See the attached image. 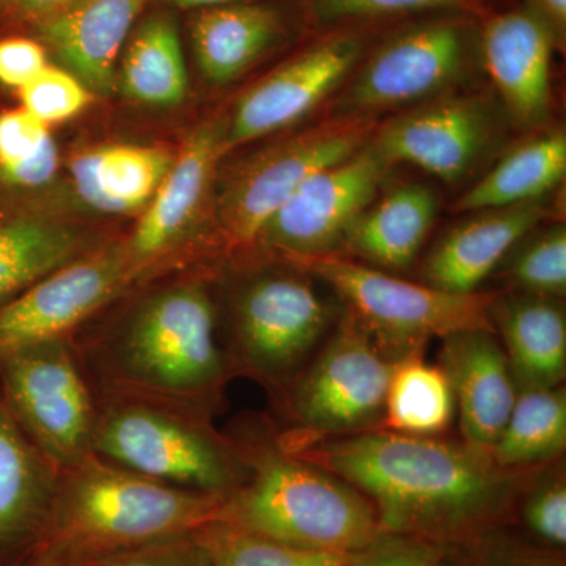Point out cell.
<instances>
[{"label": "cell", "instance_id": "f546056e", "mask_svg": "<svg viewBox=\"0 0 566 566\" xmlns=\"http://www.w3.org/2000/svg\"><path fill=\"white\" fill-rule=\"evenodd\" d=\"M453 412L455 397L441 365L424 363L420 354L394 363L381 420L385 430L436 436L449 428Z\"/></svg>", "mask_w": 566, "mask_h": 566}, {"label": "cell", "instance_id": "83f0119b", "mask_svg": "<svg viewBox=\"0 0 566 566\" xmlns=\"http://www.w3.org/2000/svg\"><path fill=\"white\" fill-rule=\"evenodd\" d=\"M566 174V137L549 133L520 145L458 199L455 211L479 212L539 202Z\"/></svg>", "mask_w": 566, "mask_h": 566}, {"label": "cell", "instance_id": "6da1fadb", "mask_svg": "<svg viewBox=\"0 0 566 566\" xmlns=\"http://www.w3.org/2000/svg\"><path fill=\"white\" fill-rule=\"evenodd\" d=\"M282 439L283 449L363 493L387 534H463L501 515L535 476V468H502L485 450L433 436L371 430Z\"/></svg>", "mask_w": 566, "mask_h": 566}, {"label": "cell", "instance_id": "603a6c76", "mask_svg": "<svg viewBox=\"0 0 566 566\" xmlns=\"http://www.w3.org/2000/svg\"><path fill=\"white\" fill-rule=\"evenodd\" d=\"M520 389L558 387L566 374V319L553 297L495 294L490 308Z\"/></svg>", "mask_w": 566, "mask_h": 566}, {"label": "cell", "instance_id": "44dd1931", "mask_svg": "<svg viewBox=\"0 0 566 566\" xmlns=\"http://www.w3.org/2000/svg\"><path fill=\"white\" fill-rule=\"evenodd\" d=\"M59 479L0 392V553L29 545L33 553L50 520Z\"/></svg>", "mask_w": 566, "mask_h": 566}, {"label": "cell", "instance_id": "74e56055", "mask_svg": "<svg viewBox=\"0 0 566 566\" xmlns=\"http://www.w3.org/2000/svg\"><path fill=\"white\" fill-rule=\"evenodd\" d=\"M352 566H439L434 554L411 536L381 532L370 545L349 554Z\"/></svg>", "mask_w": 566, "mask_h": 566}, {"label": "cell", "instance_id": "7bdbcfd3", "mask_svg": "<svg viewBox=\"0 0 566 566\" xmlns=\"http://www.w3.org/2000/svg\"><path fill=\"white\" fill-rule=\"evenodd\" d=\"M32 566H80L74 564H69V562L62 560H52V558H35V564Z\"/></svg>", "mask_w": 566, "mask_h": 566}, {"label": "cell", "instance_id": "e0dca14e", "mask_svg": "<svg viewBox=\"0 0 566 566\" xmlns=\"http://www.w3.org/2000/svg\"><path fill=\"white\" fill-rule=\"evenodd\" d=\"M441 340L439 365L452 386L463 442L491 453L517 395L504 348L485 329L461 331Z\"/></svg>", "mask_w": 566, "mask_h": 566}, {"label": "cell", "instance_id": "3957f363", "mask_svg": "<svg viewBox=\"0 0 566 566\" xmlns=\"http://www.w3.org/2000/svg\"><path fill=\"white\" fill-rule=\"evenodd\" d=\"M223 495L169 485L95 453L63 472L35 558L91 566L115 554L199 534L219 523Z\"/></svg>", "mask_w": 566, "mask_h": 566}, {"label": "cell", "instance_id": "1f68e13d", "mask_svg": "<svg viewBox=\"0 0 566 566\" xmlns=\"http://www.w3.org/2000/svg\"><path fill=\"white\" fill-rule=\"evenodd\" d=\"M212 566H352L348 556L283 545L226 526L211 524L199 534Z\"/></svg>", "mask_w": 566, "mask_h": 566}, {"label": "cell", "instance_id": "2e32d148", "mask_svg": "<svg viewBox=\"0 0 566 566\" xmlns=\"http://www.w3.org/2000/svg\"><path fill=\"white\" fill-rule=\"evenodd\" d=\"M493 117L476 98H442L376 128L370 145L387 164L419 167L442 181H460L493 139Z\"/></svg>", "mask_w": 566, "mask_h": 566}, {"label": "cell", "instance_id": "52a82bcc", "mask_svg": "<svg viewBox=\"0 0 566 566\" xmlns=\"http://www.w3.org/2000/svg\"><path fill=\"white\" fill-rule=\"evenodd\" d=\"M376 129L370 115H338L333 120L283 137L252 153L223 178L214 210L227 248L244 251L279 208L312 175L352 158Z\"/></svg>", "mask_w": 566, "mask_h": 566}, {"label": "cell", "instance_id": "60d3db41", "mask_svg": "<svg viewBox=\"0 0 566 566\" xmlns=\"http://www.w3.org/2000/svg\"><path fill=\"white\" fill-rule=\"evenodd\" d=\"M174 6L182 7V9H212V7L229 6V3H238L241 0H167Z\"/></svg>", "mask_w": 566, "mask_h": 566}, {"label": "cell", "instance_id": "5b68a950", "mask_svg": "<svg viewBox=\"0 0 566 566\" xmlns=\"http://www.w3.org/2000/svg\"><path fill=\"white\" fill-rule=\"evenodd\" d=\"M93 453L169 485L230 495L248 476L238 442L211 427L210 417L177 406L96 395Z\"/></svg>", "mask_w": 566, "mask_h": 566}, {"label": "cell", "instance_id": "b9f144b4", "mask_svg": "<svg viewBox=\"0 0 566 566\" xmlns=\"http://www.w3.org/2000/svg\"><path fill=\"white\" fill-rule=\"evenodd\" d=\"M545 2L547 14H549L551 21L557 25V28H564L566 22V0H543Z\"/></svg>", "mask_w": 566, "mask_h": 566}, {"label": "cell", "instance_id": "30bf717a", "mask_svg": "<svg viewBox=\"0 0 566 566\" xmlns=\"http://www.w3.org/2000/svg\"><path fill=\"white\" fill-rule=\"evenodd\" d=\"M140 283L126 241H103L0 307V356L41 342L71 340Z\"/></svg>", "mask_w": 566, "mask_h": 566}, {"label": "cell", "instance_id": "ee69618b", "mask_svg": "<svg viewBox=\"0 0 566 566\" xmlns=\"http://www.w3.org/2000/svg\"><path fill=\"white\" fill-rule=\"evenodd\" d=\"M526 566H556V565H549V564H534V565H526Z\"/></svg>", "mask_w": 566, "mask_h": 566}, {"label": "cell", "instance_id": "8d00e7d4", "mask_svg": "<svg viewBox=\"0 0 566 566\" xmlns=\"http://www.w3.org/2000/svg\"><path fill=\"white\" fill-rule=\"evenodd\" d=\"M465 0H312V11L318 21L335 22L353 18L411 13L442 7L460 6Z\"/></svg>", "mask_w": 566, "mask_h": 566}, {"label": "cell", "instance_id": "ac0fdd59", "mask_svg": "<svg viewBox=\"0 0 566 566\" xmlns=\"http://www.w3.org/2000/svg\"><path fill=\"white\" fill-rule=\"evenodd\" d=\"M148 0H81L36 25L33 36L92 93L117 87L118 61Z\"/></svg>", "mask_w": 566, "mask_h": 566}, {"label": "cell", "instance_id": "ffe728a7", "mask_svg": "<svg viewBox=\"0 0 566 566\" xmlns=\"http://www.w3.org/2000/svg\"><path fill=\"white\" fill-rule=\"evenodd\" d=\"M542 202L475 212L434 245L423 264L427 285L469 294L546 218Z\"/></svg>", "mask_w": 566, "mask_h": 566}, {"label": "cell", "instance_id": "9a60e30c", "mask_svg": "<svg viewBox=\"0 0 566 566\" xmlns=\"http://www.w3.org/2000/svg\"><path fill=\"white\" fill-rule=\"evenodd\" d=\"M359 52L356 40L324 41L271 71L244 92L227 117L226 155L307 117L342 84Z\"/></svg>", "mask_w": 566, "mask_h": 566}, {"label": "cell", "instance_id": "ab89813d", "mask_svg": "<svg viewBox=\"0 0 566 566\" xmlns=\"http://www.w3.org/2000/svg\"><path fill=\"white\" fill-rule=\"evenodd\" d=\"M81 0H0V28L33 31L51 18L80 3Z\"/></svg>", "mask_w": 566, "mask_h": 566}, {"label": "cell", "instance_id": "277c9868", "mask_svg": "<svg viewBox=\"0 0 566 566\" xmlns=\"http://www.w3.org/2000/svg\"><path fill=\"white\" fill-rule=\"evenodd\" d=\"M248 464L227 495L226 526L283 545L349 556L381 534L374 505L356 488L277 446L238 442Z\"/></svg>", "mask_w": 566, "mask_h": 566}, {"label": "cell", "instance_id": "d590c367", "mask_svg": "<svg viewBox=\"0 0 566 566\" xmlns=\"http://www.w3.org/2000/svg\"><path fill=\"white\" fill-rule=\"evenodd\" d=\"M528 527L551 545L566 543V486L564 476L543 480L528 495L524 510Z\"/></svg>", "mask_w": 566, "mask_h": 566}, {"label": "cell", "instance_id": "cb8c5ba5", "mask_svg": "<svg viewBox=\"0 0 566 566\" xmlns=\"http://www.w3.org/2000/svg\"><path fill=\"white\" fill-rule=\"evenodd\" d=\"M436 216L438 199L427 186H397L360 212L342 245L376 270L405 271L419 255Z\"/></svg>", "mask_w": 566, "mask_h": 566}, {"label": "cell", "instance_id": "484cf974", "mask_svg": "<svg viewBox=\"0 0 566 566\" xmlns=\"http://www.w3.org/2000/svg\"><path fill=\"white\" fill-rule=\"evenodd\" d=\"M281 32L273 7L238 2L200 10L191 25L197 66L214 84L232 82L271 50Z\"/></svg>", "mask_w": 566, "mask_h": 566}, {"label": "cell", "instance_id": "8fae6325", "mask_svg": "<svg viewBox=\"0 0 566 566\" xmlns=\"http://www.w3.org/2000/svg\"><path fill=\"white\" fill-rule=\"evenodd\" d=\"M329 322V308L305 279L259 275L234 300L230 359L234 368L266 385L289 386Z\"/></svg>", "mask_w": 566, "mask_h": 566}, {"label": "cell", "instance_id": "836d02e7", "mask_svg": "<svg viewBox=\"0 0 566 566\" xmlns=\"http://www.w3.org/2000/svg\"><path fill=\"white\" fill-rule=\"evenodd\" d=\"M20 107L43 125H59L87 109L93 93L69 70L48 65L17 91Z\"/></svg>", "mask_w": 566, "mask_h": 566}, {"label": "cell", "instance_id": "4fadbf2b", "mask_svg": "<svg viewBox=\"0 0 566 566\" xmlns=\"http://www.w3.org/2000/svg\"><path fill=\"white\" fill-rule=\"evenodd\" d=\"M226 133L227 117H218L203 122L186 137L139 222L125 238L144 282L177 263L202 221L218 164L226 156Z\"/></svg>", "mask_w": 566, "mask_h": 566}, {"label": "cell", "instance_id": "f1b7e54d", "mask_svg": "<svg viewBox=\"0 0 566 566\" xmlns=\"http://www.w3.org/2000/svg\"><path fill=\"white\" fill-rule=\"evenodd\" d=\"M565 447L564 387L520 389L491 455L502 468L532 469L564 455Z\"/></svg>", "mask_w": 566, "mask_h": 566}, {"label": "cell", "instance_id": "5bb4252c", "mask_svg": "<svg viewBox=\"0 0 566 566\" xmlns=\"http://www.w3.org/2000/svg\"><path fill=\"white\" fill-rule=\"evenodd\" d=\"M468 39L455 22H434L387 43L342 96V115H370L439 95L464 76Z\"/></svg>", "mask_w": 566, "mask_h": 566}, {"label": "cell", "instance_id": "9c48e42d", "mask_svg": "<svg viewBox=\"0 0 566 566\" xmlns=\"http://www.w3.org/2000/svg\"><path fill=\"white\" fill-rule=\"evenodd\" d=\"M392 368L363 323L346 311L323 352L293 381L290 412L301 433H292L322 438L378 427Z\"/></svg>", "mask_w": 566, "mask_h": 566}, {"label": "cell", "instance_id": "d6986e66", "mask_svg": "<svg viewBox=\"0 0 566 566\" xmlns=\"http://www.w3.org/2000/svg\"><path fill=\"white\" fill-rule=\"evenodd\" d=\"M553 36L534 11L499 14L483 32L488 74L505 106L523 125L545 120L553 102L551 87Z\"/></svg>", "mask_w": 566, "mask_h": 566}, {"label": "cell", "instance_id": "d4e9b609", "mask_svg": "<svg viewBox=\"0 0 566 566\" xmlns=\"http://www.w3.org/2000/svg\"><path fill=\"white\" fill-rule=\"evenodd\" d=\"M175 155L148 145L112 144L77 153L70 177L93 210L125 214L147 207L172 166Z\"/></svg>", "mask_w": 566, "mask_h": 566}, {"label": "cell", "instance_id": "7402d4cb", "mask_svg": "<svg viewBox=\"0 0 566 566\" xmlns=\"http://www.w3.org/2000/svg\"><path fill=\"white\" fill-rule=\"evenodd\" d=\"M103 241L76 223L28 207L0 210V307Z\"/></svg>", "mask_w": 566, "mask_h": 566}, {"label": "cell", "instance_id": "ba28073f", "mask_svg": "<svg viewBox=\"0 0 566 566\" xmlns=\"http://www.w3.org/2000/svg\"><path fill=\"white\" fill-rule=\"evenodd\" d=\"M0 392L29 441L59 472L93 455L98 398L71 340L0 356Z\"/></svg>", "mask_w": 566, "mask_h": 566}, {"label": "cell", "instance_id": "7a4b0ae2", "mask_svg": "<svg viewBox=\"0 0 566 566\" xmlns=\"http://www.w3.org/2000/svg\"><path fill=\"white\" fill-rule=\"evenodd\" d=\"M207 283L185 279L145 294L93 340L71 342L96 395H120L211 417L232 378Z\"/></svg>", "mask_w": 566, "mask_h": 566}, {"label": "cell", "instance_id": "f35d334b", "mask_svg": "<svg viewBox=\"0 0 566 566\" xmlns=\"http://www.w3.org/2000/svg\"><path fill=\"white\" fill-rule=\"evenodd\" d=\"M48 51L39 40L24 35L0 39V85L20 91L46 69Z\"/></svg>", "mask_w": 566, "mask_h": 566}, {"label": "cell", "instance_id": "e575fe53", "mask_svg": "<svg viewBox=\"0 0 566 566\" xmlns=\"http://www.w3.org/2000/svg\"><path fill=\"white\" fill-rule=\"evenodd\" d=\"M91 566H212V564L202 543L196 535H191L115 554Z\"/></svg>", "mask_w": 566, "mask_h": 566}, {"label": "cell", "instance_id": "4316f807", "mask_svg": "<svg viewBox=\"0 0 566 566\" xmlns=\"http://www.w3.org/2000/svg\"><path fill=\"white\" fill-rule=\"evenodd\" d=\"M117 87L142 106L174 107L185 102L188 70L172 14H151L129 35L118 62Z\"/></svg>", "mask_w": 566, "mask_h": 566}, {"label": "cell", "instance_id": "d6a6232c", "mask_svg": "<svg viewBox=\"0 0 566 566\" xmlns=\"http://www.w3.org/2000/svg\"><path fill=\"white\" fill-rule=\"evenodd\" d=\"M510 277L528 294L560 297L566 292V230L556 226L536 234L513 256Z\"/></svg>", "mask_w": 566, "mask_h": 566}, {"label": "cell", "instance_id": "8992f818", "mask_svg": "<svg viewBox=\"0 0 566 566\" xmlns=\"http://www.w3.org/2000/svg\"><path fill=\"white\" fill-rule=\"evenodd\" d=\"M285 262L327 283L392 363L422 353L431 338L472 329L494 333L490 308L497 293L442 292L337 253Z\"/></svg>", "mask_w": 566, "mask_h": 566}, {"label": "cell", "instance_id": "4dcf8cb0", "mask_svg": "<svg viewBox=\"0 0 566 566\" xmlns=\"http://www.w3.org/2000/svg\"><path fill=\"white\" fill-rule=\"evenodd\" d=\"M59 169L50 126L22 107L0 112V185L11 189L46 186Z\"/></svg>", "mask_w": 566, "mask_h": 566}, {"label": "cell", "instance_id": "7c38bea8", "mask_svg": "<svg viewBox=\"0 0 566 566\" xmlns=\"http://www.w3.org/2000/svg\"><path fill=\"white\" fill-rule=\"evenodd\" d=\"M389 167L368 142L352 158L312 175L264 226L256 245L282 260L335 253L378 197Z\"/></svg>", "mask_w": 566, "mask_h": 566}]
</instances>
